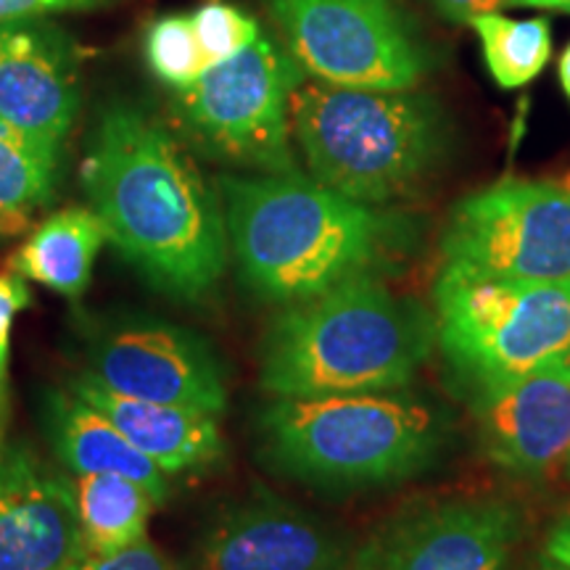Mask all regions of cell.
<instances>
[{
	"label": "cell",
	"mask_w": 570,
	"mask_h": 570,
	"mask_svg": "<svg viewBox=\"0 0 570 570\" xmlns=\"http://www.w3.org/2000/svg\"><path fill=\"white\" fill-rule=\"evenodd\" d=\"M82 185L106 244L154 291L196 304L217 288L230 254L223 202L167 127L135 106L106 109Z\"/></svg>",
	"instance_id": "cell-1"
},
{
	"label": "cell",
	"mask_w": 570,
	"mask_h": 570,
	"mask_svg": "<svg viewBox=\"0 0 570 570\" xmlns=\"http://www.w3.org/2000/svg\"><path fill=\"white\" fill-rule=\"evenodd\" d=\"M227 244L254 298L288 306L354 275L377 273L404 244V225L298 173L219 175Z\"/></svg>",
	"instance_id": "cell-2"
},
{
	"label": "cell",
	"mask_w": 570,
	"mask_h": 570,
	"mask_svg": "<svg viewBox=\"0 0 570 570\" xmlns=\"http://www.w3.org/2000/svg\"><path fill=\"white\" fill-rule=\"evenodd\" d=\"M436 344L433 315L377 273L283 306L262 336L259 383L275 399L402 391Z\"/></svg>",
	"instance_id": "cell-3"
},
{
	"label": "cell",
	"mask_w": 570,
	"mask_h": 570,
	"mask_svg": "<svg viewBox=\"0 0 570 570\" xmlns=\"http://www.w3.org/2000/svg\"><path fill=\"white\" fill-rule=\"evenodd\" d=\"M444 436L436 407L404 391L273 399L256 417L259 454L277 475L336 494L415 479Z\"/></svg>",
	"instance_id": "cell-4"
},
{
	"label": "cell",
	"mask_w": 570,
	"mask_h": 570,
	"mask_svg": "<svg viewBox=\"0 0 570 570\" xmlns=\"http://www.w3.org/2000/svg\"><path fill=\"white\" fill-rule=\"evenodd\" d=\"M291 130L317 183L367 206L420 188L446 148L444 111L412 90L304 80L291 96Z\"/></svg>",
	"instance_id": "cell-5"
},
{
	"label": "cell",
	"mask_w": 570,
	"mask_h": 570,
	"mask_svg": "<svg viewBox=\"0 0 570 570\" xmlns=\"http://www.w3.org/2000/svg\"><path fill=\"white\" fill-rule=\"evenodd\" d=\"M433 331L473 389L570 360V285H541L460 265L433 283Z\"/></svg>",
	"instance_id": "cell-6"
},
{
	"label": "cell",
	"mask_w": 570,
	"mask_h": 570,
	"mask_svg": "<svg viewBox=\"0 0 570 570\" xmlns=\"http://www.w3.org/2000/svg\"><path fill=\"white\" fill-rule=\"evenodd\" d=\"M304 69L259 35L230 59L175 90L185 130L217 159L259 173H296L291 151V96Z\"/></svg>",
	"instance_id": "cell-7"
},
{
	"label": "cell",
	"mask_w": 570,
	"mask_h": 570,
	"mask_svg": "<svg viewBox=\"0 0 570 570\" xmlns=\"http://www.w3.org/2000/svg\"><path fill=\"white\" fill-rule=\"evenodd\" d=\"M441 265L510 281L570 285V180H504L454 204Z\"/></svg>",
	"instance_id": "cell-8"
},
{
	"label": "cell",
	"mask_w": 570,
	"mask_h": 570,
	"mask_svg": "<svg viewBox=\"0 0 570 570\" xmlns=\"http://www.w3.org/2000/svg\"><path fill=\"white\" fill-rule=\"evenodd\" d=\"M80 375L114 394L223 415L225 367L209 341L151 312L80 317Z\"/></svg>",
	"instance_id": "cell-9"
},
{
	"label": "cell",
	"mask_w": 570,
	"mask_h": 570,
	"mask_svg": "<svg viewBox=\"0 0 570 570\" xmlns=\"http://www.w3.org/2000/svg\"><path fill=\"white\" fill-rule=\"evenodd\" d=\"M294 61L320 82L412 90L428 59L391 0H269Z\"/></svg>",
	"instance_id": "cell-10"
},
{
	"label": "cell",
	"mask_w": 570,
	"mask_h": 570,
	"mask_svg": "<svg viewBox=\"0 0 570 570\" xmlns=\"http://www.w3.org/2000/svg\"><path fill=\"white\" fill-rule=\"evenodd\" d=\"M523 515L502 499H458L394 520L356 570H508Z\"/></svg>",
	"instance_id": "cell-11"
},
{
	"label": "cell",
	"mask_w": 570,
	"mask_h": 570,
	"mask_svg": "<svg viewBox=\"0 0 570 570\" xmlns=\"http://www.w3.org/2000/svg\"><path fill=\"white\" fill-rule=\"evenodd\" d=\"M483 452L520 479L570 475V360L475 389Z\"/></svg>",
	"instance_id": "cell-12"
},
{
	"label": "cell",
	"mask_w": 570,
	"mask_h": 570,
	"mask_svg": "<svg viewBox=\"0 0 570 570\" xmlns=\"http://www.w3.org/2000/svg\"><path fill=\"white\" fill-rule=\"evenodd\" d=\"M352 554L331 525L281 497L256 494L214 515L196 570H348Z\"/></svg>",
	"instance_id": "cell-13"
},
{
	"label": "cell",
	"mask_w": 570,
	"mask_h": 570,
	"mask_svg": "<svg viewBox=\"0 0 570 570\" xmlns=\"http://www.w3.org/2000/svg\"><path fill=\"white\" fill-rule=\"evenodd\" d=\"M80 554L75 499L27 441L0 444V570H69Z\"/></svg>",
	"instance_id": "cell-14"
},
{
	"label": "cell",
	"mask_w": 570,
	"mask_h": 570,
	"mask_svg": "<svg viewBox=\"0 0 570 570\" xmlns=\"http://www.w3.org/2000/svg\"><path fill=\"white\" fill-rule=\"evenodd\" d=\"M80 111V71L71 40L35 21L0 24V119L61 148Z\"/></svg>",
	"instance_id": "cell-15"
},
{
	"label": "cell",
	"mask_w": 570,
	"mask_h": 570,
	"mask_svg": "<svg viewBox=\"0 0 570 570\" xmlns=\"http://www.w3.org/2000/svg\"><path fill=\"white\" fill-rule=\"evenodd\" d=\"M67 386L104 412L142 458L169 479L212 468L225 458L227 446L217 415L114 394L80 373Z\"/></svg>",
	"instance_id": "cell-16"
},
{
	"label": "cell",
	"mask_w": 570,
	"mask_h": 570,
	"mask_svg": "<svg viewBox=\"0 0 570 570\" xmlns=\"http://www.w3.org/2000/svg\"><path fill=\"white\" fill-rule=\"evenodd\" d=\"M38 417L48 446L75 475L119 473L140 483L159 502V508L169 502L173 494L169 475L142 458L104 412H98L69 386L42 389Z\"/></svg>",
	"instance_id": "cell-17"
},
{
	"label": "cell",
	"mask_w": 570,
	"mask_h": 570,
	"mask_svg": "<svg viewBox=\"0 0 570 570\" xmlns=\"http://www.w3.org/2000/svg\"><path fill=\"white\" fill-rule=\"evenodd\" d=\"M104 244L106 233L96 212L90 206H67L27 235L24 244L9 256V269L27 283L80 302Z\"/></svg>",
	"instance_id": "cell-18"
},
{
	"label": "cell",
	"mask_w": 570,
	"mask_h": 570,
	"mask_svg": "<svg viewBox=\"0 0 570 570\" xmlns=\"http://www.w3.org/2000/svg\"><path fill=\"white\" fill-rule=\"evenodd\" d=\"M80 550L109 554L148 537L159 502L119 473H82L69 481Z\"/></svg>",
	"instance_id": "cell-19"
},
{
	"label": "cell",
	"mask_w": 570,
	"mask_h": 570,
	"mask_svg": "<svg viewBox=\"0 0 570 570\" xmlns=\"http://www.w3.org/2000/svg\"><path fill=\"white\" fill-rule=\"evenodd\" d=\"M61 148L13 130L0 119V235H13L53 202Z\"/></svg>",
	"instance_id": "cell-20"
},
{
	"label": "cell",
	"mask_w": 570,
	"mask_h": 570,
	"mask_svg": "<svg viewBox=\"0 0 570 570\" xmlns=\"http://www.w3.org/2000/svg\"><path fill=\"white\" fill-rule=\"evenodd\" d=\"M470 27L479 35L483 59L502 90L529 85L550 61L552 27L547 19H508L494 11L475 17Z\"/></svg>",
	"instance_id": "cell-21"
},
{
	"label": "cell",
	"mask_w": 570,
	"mask_h": 570,
	"mask_svg": "<svg viewBox=\"0 0 570 570\" xmlns=\"http://www.w3.org/2000/svg\"><path fill=\"white\" fill-rule=\"evenodd\" d=\"M146 59L154 75L173 90L188 88L209 69L190 13H167L148 27Z\"/></svg>",
	"instance_id": "cell-22"
},
{
	"label": "cell",
	"mask_w": 570,
	"mask_h": 570,
	"mask_svg": "<svg viewBox=\"0 0 570 570\" xmlns=\"http://www.w3.org/2000/svg\"><path fill=\"white\" fill-rule=\"evenodd\" d=\"M190 17H194L198 46H202V53L209 67L230 59L262 35L259 24L248 13L240 11L238 6L223 3V0H209Z\"/></svg>",
	"instance_id": "cell-23"
},
{
	"label": "cell",
	"mask_w": 570,
	"mask_h": 570,
	"mask_svg": "<svg viewBox=\"0 0 570 570\" xmlns=\"http://www.w3.org/2000/svg\"><path fill=\"white\" fill-rule=\"evenodd\" d=\"M32 304V291L27 281L11 269L0 273V444L9 439L11 425V333L13 323Z\"/></svg>",
	"instance_id": "cell-24"
},
{
	"label": "cell",
	"mask_w": 570,
	"mask_h": 570,
	"mask_svg": "<svg viewBox=\"0 0 570 570\" xmlns=\"http://www.w3.org/2000/svg\"><path fill=\"white\" fill-rule=\"evenodd\" d=\"M69 570H185L175 558H169L159 544L151 539L142 537L135 544L125 547V550L109 552V554H92L82 552L77 554Z\"/></svg>",
	"instance_id": "cell-25"
},
{
	"label": "cell",
	"mask_w": 570,
	"mask_h": 570,
	"mask_svg": "<svg viewBox=\"0 0 570 570\" xmlns=\"http://www.w3.org/2000/svg\"><path fill=\"white\" fill-rule=\"evenodd\" d=\"M119 0H0V24L35 21L51 13L67 11H96L117 6Z\"/></svg>",
	"instance_id": "cell-26"
},
{
	"label": "cell",
	"mask_w": 570,
	"mask_h": 570,
	"mask_svg": "<svg viewBox=\"0 0 570 570\" xmlns=\"http://www.w3.org/2000/svg\"><path fill=\"white\" fill-rule=\"evenodd\" d=\"M428 3L449 21H460V24L468 21L470 24L481 13H494L502 6H510V0H428Z\"/></svg>",
	"instance_id": "cell-27"
},
{
	"label": "cell",
	"mask_w": 570,
	"mask_h": 570,
	"mask_svg": "<svg viewBox=\"0 0 570 570\" xmlns=\"http://www.w3.org/2000/svg\"><path fill=\"white\" fill-rule=\"evenodd\" d=\"M541 558L570 568V518L552 525L544 539V547H541Z\"/></svg>",
	"instance_id": "cell-28"
},
{
	"label": "cell",
	"mask_w": 570,
	"mask_h": 570,
	"mask_svg": "<svg viewBox=\"0 0 570 570\" xmlns=\"http://www.w3.org/2000/svg\"><path fill=\"white\" fill-rule=\"evenodd\" d=\"M510 6H533V9H552L570 13V0H510Z\"/></svg>",
	"instance_id": "cell-29"
},
{
	"label": "cell",
	"mask_w": 570,
	"mask_h": 570,
	"mask_svg": "<svg viewBox=\"0 0 570 570\" xmlns=\"http://www.w3.org/2000/svg\"><path fill=\"white\" fill-rule=\"evenodd\" d=\"M560 85H562V92H566L570 101V46L562 51V59H560Z\"/></svg>",
	"instance_id": "cell-30"
},
{
	"label": "cell",
	"mask_w": 570,
	"mask_h": 570,
	"mask_svg": "<svg viewBox=\"0 0 570 570\" xmlns=\"http://www.w3.org/2000/svg\"><path fill=\"white\" fill-rule=\"evenodd\" d=\"M529 570H570V568H566V566H558V562H552V560L541 558V554H539V560L533 562V566H531Z\"/></svg>",
	"instance_id": "cell-31"
}]
</instances>
